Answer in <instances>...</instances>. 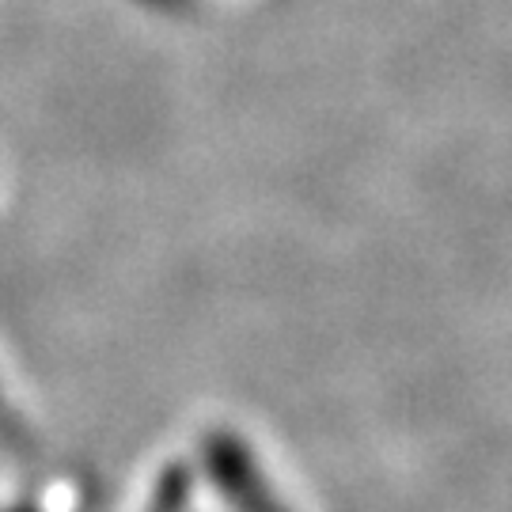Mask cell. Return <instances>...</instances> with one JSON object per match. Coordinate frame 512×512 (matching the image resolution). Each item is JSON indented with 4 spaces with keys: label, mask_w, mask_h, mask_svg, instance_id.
<instances>
[{
    "label": "cell",
    "mask_w": 512,
    "mask_h": 512,
    "mask_svg": "<svg viewBox=\"0 0 512 512\" xmlns=\"http://www.w3.org/2000/svg\"><path fill=\"white\" fill-rule=\"evenodd\" d=\"M205 475L232 512H289L274 482L236 433H209L202 444Z\"/></svg>",
    "instance_id": "obj_1"
},
{
    "label": "cell",
    "mask_w": 512,
    "mask_h": 512,
    "mask_svg": "<svg viewBox=\"0 0 512 512\" xmlns=\"http://www.w3.org/2000/svg\"><path fill=\"white\" fill-rule=\"evenodd\" d=\"M12 433H16V418H12V410H8V403H4V395H0V437L16 440Z\"/></svg>",
    "instance_id": "obj_2"
}]
</instances>
